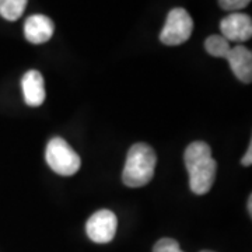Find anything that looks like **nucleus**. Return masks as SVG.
I'll list each match as a JSON object with an SVG mask.
<instances>
[{"instance_id": "ddd939ff", "label": "nucleus", "mask_w": 252, "mask_h": 252, "mask_svg": "<svg viewBox=\"0 0 252 252\" xmlns=\"http://www.w3.org/2000/svg\"><path fill=\"white\" fill-rule=\"evenodd\" d=\"M251 3V0H219V4L221 9L227 11H238V10L245 9L248 4Z\"/></svg>"}, {"instance_id": "39448f33", "label": "nucleus", "mask_w": 252, "mask_h": 252, "mask_svg": "<svg viewBox=\"0 0 252 252\" xmlns=\"http://www.w3.org/2000/svg\"><path fill=\"white\" fill-rule=\"evenodd\" d=\"M118 227V219L111 210L102 209L95 212L87 220L86 231L91 241L97 244L111 243L115 237Z\"/></svg>"}, {"instance_id": "6e6552de", "label": "nucleus", "mask_w": 252, "mask_h": 252, "mask_svg": "<svg viewBox=\"0 0 252 252\" xmlns=\"http://www.w3.org/2000/svg\"><path fill=\"white\" fill-rule=\"evenodd\" d=\"M225 59L234 76L243 83L250 84L252 81V52L244 45L231 46Z\"/></svg>"}, {"instance_id": "9d476101", "label": "nucleus", "mask_w": 252, "mask_h": 252, "mask_svg": "<svg viewBox=\"0 0 252 252\" xmlns=\"http://www.w3.org/2000/svg\"><path fill=\"white\" fill-rule=\"evenodd\" d=\"M28 0H0V16L7 21H16L23 16Z\"/></svg>"}, {"instance_id": "dca6fc26", "label": "nucleus", "mask_w": 252, "mask_h": 252, "mask_svg": "<svg viewBox=\"0 0 252 252\" xmlns=\"http://www.w3.org/2000/svg\"><path fill=\"white\" fill-rule=\"evenodd\" d=\"M202 252H213V251H202Z\"/></svg>"}, {"instance_id": "423d86ee", "label": "nucleus", "mask_w": 252, "mask_h": 252, "mask_svg": "<svg viewBox=\"0 0 252 252\" xmlns=\"http://www.w3.org/2000/svg\"><path fill=\"white\" fill-rule=\"evenodd\" d=\"M220 31L228 42H245L252 36V20L244 13H230L221 20Z\"/></svg>"}, {"instance_id": "f257e3e1", "label": "nucleus", "mask_w": 252, "mask_h": 252, "mask_svg": "<svg viewBox=\"0 0 252 252\" xmlns=\"http://www.w3.org/2000/svg\"><path fill=\"white\" fill-rule=\"evenodd\" d=\"M185 165L189 174V188L196 195H206L216 180L217 164L205 142H193L187 147Z\"/></svg>"}, {"instance_id": "2eb2a0df", "label": "nucleus", "mask_w": 252, "mask_h": 252, "mask_svg": "<svg viewBox=\"0 0 252 252\" xmlns=\"http://www.w3.org/2000/svg\"><path fill=\"white\" fill-rule=\"evenodd\" d=\"M248 213H250V216H252V196L250 195V198H248Z\"/></svg>"}, {"instance_id": "7ed1b4c3", "label": "nucleus", "mask_w": 252, "mask_h": 252, "mask_svg": "<svg viewBox=\"0 0 252 252\" xmlns=\"http://www.w3.org/2000/svg\"><path fill=\"white\" fill-rule=\"evenodd\" d=\"M45 160L49 168L59 175L70 177L80 170V156L62 137L49 140L45 150Z\"/></svg>"}, {"instance_id": "f03ea898", "label": "nucleus", "mask_w": 252, "mask_h": 252, "mask_svg": "<svg viewBox=\"0 0 252 252\" xmlns=\"http://www.w3.org/2000/svg\"><path fill=\"white\" fill-rule=\"evenodd\" d=\"M157 157L154 150L146 143L133 144L126 157L122 181L126 187L140 188L153 180Z\"/></svg>"}, {"instance_id": "9b49d317", "label": "nucleus", "mask_w": 252, "mask_h": 252, "mask_svg": "<svg viewBox=\"0 0 252 252\" xmlns=\"http://www.w3.org/2000/svg\"><path fill=\"white\" fill-rule=\"evenodd\" d=\"M205 49H206L207 54L215 56V58L225 59V56L231 49V45L221 35H210L205 41Z\"/></svg>"}, {"instance_id": "4468645a", "label": "nucleus", "mask_w": 252, "mask_h": 252, "mask_svg": "<svg viewBox=\"0 0 252 252\" xmlns=\"http://www.w3.org/2000/svg\"><path fill=\"white\" fill-rule=\"evenodd\" d=\"M241 162H243V165H245V167H250V165L252 164V143L251 142H250V146H248V150H247V153L244 154Z\"/></svg>"}, {"instance_id": "f8f14e48", "label": "nucleus", "mask_w": 252, "mask_h": 252, "mask_svg": "<svg viewBox=\"0 0 252 252\" xmlns=\"http://www.w3.org/2000/svg\"><path fill=\"white\" fill-rule=\"evenodd\" d=\"M153 252H184L180 244L172 238H161L154 244Z\"/></svg>"}, {"instance_id": "20e7f679", "label": "nucleus", "mask_w": 252, "mask_h": 252, "mask_svg": "<svg viewBox=\"0 0 252 252\" xmlns=\"http://www.w3.org/2000/svg\"><path fill=\"white\" fill-rule=\"evenodd\" d=\"M193 31V20L185 9H172L160 34V41L164 45L175 46L187 42Z\"/></svg>"}, {"instance_id": "0eeeda50", "label": "nucleus", "mask_w": 252, "mask_h": 252, "mask_svg": "<svg viewBox=\"0 0 252 252\" xmlns=\"http://www.w3.org/2000/svg\"><path fill=\"white\" fill-rule=\"evenodd\" d=\"M54 21L44 14H34L24 23V35L28 42L41 45L48 42L54 35Z\"/></svg>"}, {"instance_id": "1a4fd4ad", "label": "nucleus", "mask_w": 252, "mask_h": 252, "mask_svg": "<svg viewBox=\"0 0 252 252\" xmlns=\"http://www.w3.org/2000/svg\"><path fill=\"white\" fill-rule=\"evenodd\" d=\"M24 101L30 107H39L46 98L44 77L38 70H28L21 79Z\"/></svg>"}]
</instances>
